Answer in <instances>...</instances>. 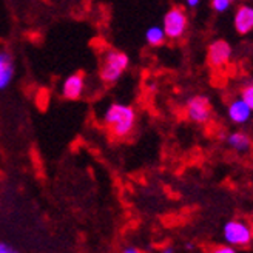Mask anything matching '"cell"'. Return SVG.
Returning a JSON list of instances; mask_svg holds the SVG:
<instances>
[{
    "mask_svg": "<svg viewBox=\"0 0 253 253\" xmlns=\"http://www.w3.org/2000/svg\"><path fill=\"white\" fill-rule=\"evenodd\" d=\"M128 67V56L118 49H108L100 62L99 76L105 84H115Z\"/></svg>",
    "mask_w": 253,
    "mask_h": 253,
    "instance_id": "cell-2",
    "label": "cell"
},
{
    "mask_svg": "<svg viewBox=\"0 0 253 253\" xmlns=\"http://www.w3.org/2000/svg\"><path fill=\"white\" fill-rule=\"evenodd\" d=\"M252 235H253V227H252Z\"/></svg>",
    "mask_w": 253,
    "mask_h": 253,
    "instance_id": "cell-20",
    "label": "cell"
},
{
    "mask_svg": "<svg viewBox=\"0 0 253 253\" xmlns=\"http://www.w3.org/2000/svg\"><path fill=\"white\" fill-rule=\"evenodd\" d=\"M187 118L196 124H206L211 116V104L206 96H195L187 102Z\"/></svg>",
    "mask_w": 253,
    "mask_h": 253,
    "instance_id": "cell-5",
    "label": "cell"
},
{
    "mask_svg": "<svg viewBox=\"0 0 253 253\" xmlns=\"http://www.w3.org/2000/svg\"><path fill=\"white\" fill-rule=\"evenodd\" d=\"M187 5H188V6H192V8H195V6L199 5V0H187Z\"/></svg>",
    "mask_w": 253,
    "mask_h": 253,
    "instance_id": "cell-18",
    "label": "cell"
},
{
    "mask_svg": "<svg viewBox=\"0 0 253 253\" xmlns=\"http://www.w3.org/2000/svg\"><path fill=\"white\" fill-rule=\"evenodd\" d=\"M188 27V19L182 6H171L164 17V33L171 41L181 39Z\"/></svg>",
    "mask_w": 253,
    "mask_h": 253,
    "instance_id": "cell-3",
    "label": "cell"
},
{
    "mask_svg": "<svg viewBox=\"0 0 253 253\" xmlns=\"http://www.w3.org/2000/svg\"><path fill=\"white\" fill-rule=\"evenodd\" d=\"M145 37H147L148 45H151V46H161L164 42H166V39H167L166 33H164V30L159 28V27H151L147 31Z\"/></svg>",
    "mask_w": 253,
    "mask_h": 253,
    "instance_id": "cell-12",
    "label": "cell"
},
{
    "mask_svg": "<svg viewBox=\"0 0 253 253\" xmlns=\"http://www.w3.org/2000/svg\"><path fill=\"white\" fill-rule=\"evenodd\" d=\"M0 253H20V252L6 243H0Z\"/></svg>",
    "mask_w": 253,
    "mask_h": 253,
    "instance_id": "cell-15",
    "label": "cell"
},
{
    "mask_svg": "<svg viewBox=\"0 0 253 253\" xmlns=\"http://www.w3.org/2000/svg\"><path fill=\"white\" fill-rule=\"evenodd\" d=\"M232 56V48L225 41H214L210 43L209 51H207V62L209 65L214 70H219L225 67L230 60Z\"/></svg>",
    "mask_w": 253,
    "mask_h": 253,
    "instance_id": "cell-6",
    "label": "cell"
},
{
    "mask_svg": "<svg viewBox=\"0 0 253 253\" xmlns=\"http://www.w3.org/2000/svg\"><path fill=\"white\" fill-rule=\"evenodd\" d=\"M85 88V74L82 71H78L71 74L70 78L63 82L62 86V96L68 100H78Z\"/></svg>",
    "mask_w": 253,
    "mask_h": 253,
    "instance_id": "cell-7",
    "label": "cell"
},
{
    "mask_svg": "<svg viewBox=\"0 0 253 253\" xmlns=\"http://www.w3.org/2000/svg\"><path fill=\"white\" fill-rule=\"evenodd\" d=\"M161 253H174V249L173 247H166V249H162Z\"/></svg>",
    "mask_w": 253,
    "mask_h": 253,
    "instance_id": "cell-19",
    "label": "cell"
},
{
    "mask_svg": "<svg viewBox=\"0 0 253 253\" xmlns=\"http://www.w3.org/2000/svg\"><path fill=\"white\" fill-rule=\"evenodd\" d=\"M14 76V63L9 53H0V90H3L9 85Z\"/></svg>",
    "mask_w": 253,
    "mask_h": 253,
    "instance_id": "cell-10",
    "label": "cell"
},
{
    "mask_svg": "<svg viewBox=\"0 0 253 253\" xmlns=\"http://www.w3.org/2000/svg\"><path fill=\"white\" fill-rule=\"evenodd\" d=\"M235 28L239 34H249L253 31V8L243 5L235 14Z\"/></svg>",
    "mask_w": 253,
    "mask_h": 253,
    "instance_id": "cell-8",
    "label": "cell"
},
{
    "mask_svg": "<svg viewBox=\"0 0 253 253\" xmlns=\"http://www.w3.org/2000/svg\"><path fill=\"white\" fill-rule=\"evenodd\" d=\"M241 99L253 111V85H247V86L243 88V90H241Z\"/></svg>",
    "mask_w": 253,
    "mask_h": 253,
    "instance_id": "cell-13",
    "label": "cell"
},
{
    "mask_svg": "<svg viewBox=\"0 0 253 253\" xmlns=\"http://www.w3.org/2000/svg\"><path fill=\"white\" fill-rule=\"evenodd\" d=\"M104 126L113 139L128 137L136 126V111L133 107L125 104H110L104 113Z\"/></svg>",
    "mask_w": 253,
    "mask_h": 253,
    "instance_id": "cell-1",
    "label": "cell"
},
{
    "mask_svg": "<svg viewBox=\"0 0 253 253\" xmlns=\"http://www.w3.org/2000/svg\"><path fill=\"white\" fill-rule=\"evenodd\" d=\"M213 253H236L232 246H219L213 250Z\"/></svg>",
    "mask_w": 253,
    "mask_h": 253,
    "instance_id": "cell-16",
    "label": "cell"
},
{
    "mask_svg": "<svg viewBox=\"0 0 253 253\" xmlns=\"http://www.w3.org/2000/svg\"><path fill=\"white\" fill-rule=\"evenodd\" d=\"M229 144L236 151H247L250 148V137L246 133H233L229 136Z\"/></svg>",
    "mask_w": 253,
    "mask_h": 253,
    "instance_id": "cell-11",
    "label": "cell"
},
{
    "mask_svg": "<svg viewBox=\"0 0 253 253\" xmlns=\"http://www.w3.org/2000/svg\"><path fill=\"white\" fill-rule=\"evenodd\" d=\"M250 116L252 110L243 99H236L229 105V118L235 124H246L250 119Z\"/></svg>",
    "mask_w": 253,
    "mask_h": 253,
    "instance_id": "cell-9",
    "label": "cell"
},
{
    "mask_svg": "<svg viewBox=\"0 0 253 253\" xmlns=\"http://www.w3.org/2000/svg\"><path fill=\"white\" fill-rule=\"evenodd\" d=\"M224 238L230 246L243 247L249 246L252 241V227L241 221H230L224 225Z\"/></svg>",
    "mask_w": 253,
    "mask_h": 253,
    "instance_id": "cell-4",
    "label": "cell"
},
{
    "mask_svg": "<svg viewBox=\"0 0 253 253\" xmlns=\"http://www.w3.org/2000/svg\"><path fill=\"white\" fill-rule=\"evenodd\" d=\"M122 253H145V252L141 250L139 247H134V246H126V247L122 250Z\"/></svg>",
    "mask_w": 253,
    "mask_h": 253,
    "instance_id": "cell-17",
    "label": "cell"
},
{
    "mask_svg": "<svg viewBox=\"0 0 253 253\" xmlns=\"http://www.w3.org/2000/svg\"><path fill=\"white\" fill-rule=\"evenodd\" d=\"M232 0H211V8L216 12H224L230 8Z\"/></svg>",
    "mask_w": 253,
    "mask_h": 253,
    "instance_id": "cell-14",
    "label": "cell"
}]
</instances>
